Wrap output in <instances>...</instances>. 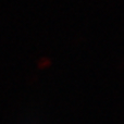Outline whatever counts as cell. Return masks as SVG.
Here are the masks:
<instances>
[{"label": "cell", "instance_id": "6da1fadb", "mask_svg": "<svg viewBox=\"0 0 124 124\" xmlns=\"http://www.w3.org/2000/svg\"><path fill=\"white\" fill-rule=\"evenodd\" d=\"M51 64V61L49 60L48 58H43L40 61L38 62V68L39 69H45V68H48V66Z\"/></svg>", "mask_w": 124, "mask_h": 124}]
</instances>
